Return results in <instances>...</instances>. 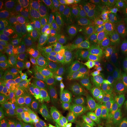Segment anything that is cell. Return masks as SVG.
I'll list each match as a JSON object with an SVG mask.
<instances>
[{
  "label": "cell",
  "mask_w": 127,
  "mask_h": 127,
  "mask_svg": "<svg viewBox=\"0 0 127 127\" xmlns=\"http://www.w3.org/2000/svg\"><path fill=\"white\" fill-rule=\"evenodd\" d=\"M101 127H127V113L108 118L103 123Z\"/></svg>",
  "instance_id": "484cf974"
},
{
  "label": "cell",
  "mask_w": 127,
  "mask_h": 127,
  "mask_svg": "<svg viewBox=\"0 0 127 127\" xmlns=\"http://www.w3.org/2000/svg\"><path fill=\"white\" fill-rule=\"evenodd\" d=\"M20 48L28 60L36 65L45 56L40 40L34 36L28 37L21 45Z\"/></svg>",
  "instance_id": "ac0fdd59"
},
{
  "label": "cell",
  "mask_w": 127,
  "mask_h": 127,
  "mask_svg": "<svg viewBox=\"0 0 127 127\" xmlns=\"http://www.w3.org/2000/svg\"><path fill=\"white\" fill-rule=\"evenodd\" d=\"M9 13V10L7 4L1 1L0 3V23L2 26L7 22Z\"/></svg>",
  "instance_id": "d6a6232c"
},
{
  "label": "cell",
  "mask_w": 127,
  "mask_h": 127,
  "mask_svg": "<svg viewBox=\"0 0 127 127\" xmlns=\"http://www.w3.org/2000/svg\"><path fill=\"white\" fill-rule=\"evenodd\" d=\"M127 70L124 71L117 74L114 79L113 83L120 87L121 90H125V85L127 82Z\"/></svg>",
  "instance_id": "1f68e13d"
},
{
  "label": "cell",
  "mask_w": 127,
  "mask_h": 127,
  "mask_svg": "<svg viewBox=\"0 0 127 127\" xmlns=\"http://www.w3.org/2000/svg\"><path fill=\"white\" fill-rule=\"evenodd\" d=\"M58 102L68 121L75 119L88 118L87 106L82 102L73 83L62 90Z\"/></svg>",
  "instance_id": "3957f363"
},
{
  "label": "cell",
  "mask_w": 127,
  "mask_h": 127,
  "mask_svg": "<svg viewBox=\"0 0 127 127\" xmlns=\"http://www.w3.org/2000/svg\"><path fill=\"white\" fill-rule=\"evenodd\" d=\"M21 108L20 104L9 102L2 98L0 99V111L12 119H15L18 117Z\"/></svg>",
  "instance_id": "d4e9b609"
},
{
  "label": "cell",
  "mask_w": 127,
  "mask_h": 127,
  "mask_svg": "<svg viewBox=\"0 0 127 127\" xmlns=\"http://www.w3.org/2000/svg\"><path fill=\"white\" fill-rule=\"evenodd\" d=\"M60 22L51 11L45 7L42 8L36 26L38 29L45 33L56 27Z\"/></svg>",
  "instance_id": "7402d4cb"
},
{
  "label": "cell",
  "mask_w": 127,
  "mask_h": 127,
  "mask_svg": "<svg viewBox=\"0 0 127 127\" xmlns=\"http://www.w3.org/2000/svg\"><path fill=\"white\" fill-rule=\"evenodd\" d=\"M65 127H97L88 120V118L75 119L67 121Z\"/></svg>",
  "instance_id": "f546056e"
},
{
  "label": "cell",
  "mask_w": 127,
  "mask_h": 127,
  "mask_svg": "<svg viewBox=\"0 0 127 127\" xmlns=\"http://www.w3.org/2000/svg\"><path fill=\"white\" fill-rule=\"evenodd\" d=\"M126 70H127V63L121 58L111 64L103 72V85L113 83L116 75L122 71Z\"/></svg>",
  "instance_id": "603a6c76"
},
{
  "label": "cell",
  "mask_w": 127,
  "mask_h": 127,
  "mask_svg": "<svg viewBox=\"0 0 127 127\" xmlns=\"http://www.w3.org/2000/svg\"><path fill=\"white\" fill-rule=\"evenodd\" d=\"M122 45V38L103 43L99 51L103 61L104 71L109 65L121 58Z\"/></svg>",
  "instance_id": "9a60e30c"
},
{
  "label": "cell",
  "mask_w": 127,
  "mask_h": 127,
  "mask_svg": "<svg viewBox=\"0 0 127 127\" xmlns=\"http://www.w3.org/2000/svg\"><path fill=\"white\" fill-rule=\"evenodd\" d=\"M42 85L45 89L47 96H51L56 93L57 88L54 82L53 72L50 60L45 56L37 65Z\"/></svg>",
  "instance_id": "2e32d148"
},
{
  "label": "cell",
  "mask_w": 127,
  "mask_h": 127,
  "mask_svg": "<svg viewBox=\"0 0 127 127\" xmlns=\"http://www.w3.org/2000/svg\"><path fill=\"white\" fill-rule=\"evenodd\" d=\"M45 55L50 61H56L71 56V48L65 47L50 36L45 35L40 39Z\"/></svg>",
  "instance_id": "4fadbf2b"
},
{
  "label": "cell",
  "mask_w": 127,
  "mask_h": 127,
  "mask_svg": "<svg viewBox=\"0 0 127 127\" xmlns=\"http://www.w3.org/2000/svg\"><path fill=\"white\" fill-rule=\"evenodd\" d=\"M72 83L85 106L88 105L97 95L101 88L98 81L91 72L84 74Z\"/></svg>",
  "instance_id": "9c48e42d"
},
{
  "label": "cell",
  "mask_w": 127,
  "mask_h": 127,
  "mask_svg": "<svg viewBox=\"0 0 127 127\" xmlns=\"http://www.w3.org/2000/svg\"><path fill=\"white\" fill-rule=\"evenodd\" d=\"M74 38L79 45L99 50L103 42L97 29L84 22L74 21Z\"/></svg>",
  "instance_id": "52a82bcc"
},
{
  "label": "cell",
  "mask_w": 127,
  "mask_h": 127,
  "mask_svg": "<svg viewBox=\"0 0 127 127\" xmlns=\"http://www.w3.org/2000/svg\"><path fill=\"white\" fill-rule=\"evenodd\" d=\"M125 90L127 91V82H126V85H125Z\"/></svg>",
  "instance_id": "8d00e7d4"
},
{
  "label": "cell",
  "mask_w": 127,
  "mask_h": 127,
  "mask_svg": "<svg viewBox=\"0 0 127 127\" xmlns=\"http://www.w3.org/2000/svg\"><path fill=\"white\" fill-rule=\"evenodd\" d=\"M105 2L111 9L127 24V0H107Z\"/></svg>",
  "instance_id": "cb8c5ba5"
},
{
  "label": "cell",
  "mask_w": 127,
  "mask_h": 127,
  "mask_svg": "<svg viewBox=\"0 0 127 127\" xmlns=\"http://www.w3.org/2000/svg\"><path fill=\"white\" fill-rule=\"evenodd\" d=\"M0 95L1 98L5 101L18 104L20 103L27 104L33 99V98L28 94L23 93L19 91L6 82L1 84Z\"/></svg>",
  "instance_id": "ffe728a7"
},
{
  "label": "cell",
  "mask_w": 127,
  "mask_h": 127,
  "mask_svg": "<svg viewBox=\"0 0 127 127\" xmlns=\"http://www.w3.org/2000/svg\"><path fill=\"white\" fill-rule=\"evenodd\" d=\"M120 58L127 63V33H126V34L125 35L124 39L123 41V45H122L121 54Z\"/></svg>",
  "instance_id": "e575fe53"
},
{
  "label": "cell",
  "mask_w": 127,
  "mask_h": 127,
  "mask_svg": "<svg viewBox=\"0 0 127 127\" xmlns=\"http://www.w3.org/2000/svg\"><path fill=\"white\" fill-rule=\"evenodd\" d=\"M4 82L21 93L28 94L36 87L42 85L38 69L30 66L16 69L1 83Z\"/></svg>",
  "instance_id": "277c9868"
},
{
  "label": "cell",
  "mask_w": 127,
  "mask_h": 127,
  "mask_svg": "<svg viewBox=\"0 0 127 127\" xmlns=\"http://www.w3.org/2000/svg\"><path fill=\"white\" fill-rule=\"evenodd\" d=\"M102 4L98 1H74L73 20L87 23L96 28Z\"/></svg>",
  "instance_id": "ba28073f"
},
{
  "label": "cell",
  "mask_w": 127,
  "mask_h": 127,
  "mask_svg": "<svg viewBox=\"0 0 127 127\" xmlns=\"http://www.w3.org/2000/svg\"><path fill=\"white\" fill-rule=\"evenodd\" d=\"M117 109L119 112L127 113V91L125 90L122 91Z\"/></svg>",
  "instance_id": "4dcf8cb0"
},
{
  "label": "cell",
  "mask_w": 127,
  "mask_h": 127,
  "mask_svg": "<svg viewBox=\"0 0 127 127\" xmlns=\"http://www.w3.org/2000/svg\"><path fill=\"white\" fill-rule=\"evenodd\" d=\"M66 71L68 79L70 81L77 80L83 75L80 65L73 61L66 65Z\"/></svg>",
  "instance_id": "4316f807"
},
{
  "label": "cell",
  "mask_w": 127,
  "mask_h": 127,
  "mask_svg": "<svg viewBox=\"0 0 127 127\" xmlns=\"http://www.w3.org/2000/svg\"><path fill=\"white\" fill-rule=\"evenodd\" d=\"M30 61L18 47H1L0 79L1 83L16 69L30 66Z\"/></svg>",
  "instance_id": "5b68a950"
},
{
  "label": "cell",
  "mask_w": 127,
  "mask_h": 127,
  "mask_svg": "<svg viewBox=\"0 0 127 127\" xmlns=\"http://www.w3.org/2000/svg\"><path fill=\"white\" fill-rule=\"evenodd\" d=\"M78 45L86 57L90 72L93 74L100 86L102 87L104 85L102 82L104 64L99 50Z\"/></svg>",
  "instance_id": "5bb4252c"
},
{
  "label": "cell",
  "mask_w": 127,
  "mask_h": 127,
  "mask_svg": "<svg viewBox=\"0 0 127 127\" xmlns=\"http://www.w3.org/2000/svg\"><path fill=\"white\" fill-rule=\"evenodd\" d=\"M11 127H32L31 125L23 123V122L19 121L13 119Z\"/></svg>",
  "instance_id": "d590c367"
},
{
  "label": "cell",
  "mask_w": 127,
  "mask_h": 127,
  "mask_svg": "<svg viewBox=\"0 0 127 127\" xmlns=\"http://www.w3.org/2000/svg\"><path fill=\"white\" fill-rule=\"evenodd\" d=\"M74 20L71 18L62 21L56 27L46 32L45 34L50 36L65 47L71 48L72 44Z\"/></svg>",
  "instance_id": "8fae6325"
},
{
  "label": "cell",
  "mask_w": 127,
  "mask_h": 127,
  "mask_svg": "<svg viewBox=\"0 0 127 127\" xmlns=\"http://www.w3.org/2000/svg\"><path fill=\"white\" fill-rule=\"evenodd\" d=\"M43 2L60 21L71 18L73 15L74 1L72 0H47Z\"/></svg>",
  "instance_id": "e0dca14e"
},
{
  "label": "cell",
  "mask_w": 127,
  "mask_h": 127,
  "mask_svg": "<svg viewBox=\"0 0 127 127\" xmlns=\"http://www.w3.org/2000/svg\"><path fill=\"white\" fill-rule=\"evenodd\" d=\"M65 116L58 102H54L45 115L39 118L32 127H65Z\"/></svg>",
  "instance_id": "30bf717a"
},
{
  "label": "cell",
  "mask_w": 127,
  "mask_h": 127,
  "mask_svg": "<svg viewBox=\"0 0 127 127\" xmlns=\"http://www.w3.org/2000/svg\"><path fill=\"white\" fill-rule=\"evenodd\" d=\"M28 37L26 31L16 25L4 26L0 30L1 47H17L22 45Z\"/></svg>",
  "instance_id": "7c38bea8"
},
{
  "label": "cell",
  "mask_w": 127,
  "mask_h": 127,
  "mask_svg": "<svg viewBox=\"0 0 127 127\" xmlns=\"http://www.w3.org/2000/svg\"><path fill=\"white\" fill-rule=\"evenodd\" d=\"M53 102L51 96H43L32 99L25 106L36 117L41 118L47 113Z\"/></svg>",
  "instance_id": "44dd1931"
},
{
  "label": "cell",
  "mask_w": 127,
  "mask_h": 127,
  "mask_svg": "<svg viewBox=\"0 0 127 127\" xmlns=\"http://www.w3.org/2000/svg\"><path fill=\"white\" fill-rule=\"evenodd\" d=\"M73 61V57L68 56L65 58L51 61L53 72L54 82L57 89L61 88L68 84V76L66 71V65Z\"/></svg>",
  "instance_id": "d6986e66"
},
{
  "label": "cell",
  "mask_w": 127,
  "mask_h": 127,
  "mask_svg": "<svg viewBox=\"0 0 127 127\" xmlns=\"http://www.w3.org/2000/svg\"><path fill=\"white\" fill-rule=\"evenodd\" d=\"M96 29L104 42L122 38L120 17L104 4L101 7Z\"/></svg>",
  "instance_id": "8992f818"
},
{
  "label": "cell",
  "mask_w": 127,
  "mask_h": 127,
  "mask_svg": "<svg viewBox=\"0 0 127 127\" xmlns=\"http://www.w3.org/2000/svg\"><path fill=\"white\" fill-rule=\"evenodd\" d=\"M39 118L34 115L31 111H30L25 106L21 108L20 112L17 118L14 119L19 121L23 122L32 126V124Z\"/></svg>",
  "instance_id": "f1b7e54d"
},
{
  "label": "cell",
  "mask_w": 127,
  "mask_h": 127,
  "mask_svg": "<svg viewBox=\"0 0 127 127\" xmlns=\"http://www.w3.org/2000/svg\"><path fill=\"white\" fill-rule=\"evenodd\" d=\"M123 91L114 83L103 85L100 89L96 95L93 114L94 121L97 127H101L117 108Z\"/></svg>",
  "instance_id": "6da1fadb"
},
{
  "label": "cell",
  "mask_w": 127,
  "mask_h": 127,
  "mask_svg": "<svg viewBox=\"0 0 127 127\" xmlns=\"http://www.w3.org/2000/svg\"><path fill=\"white\" fill-rule=\"evenodd\" d=\"M73 61H75V63L78 64L80 65L82 71V73H83V75L90 72L86 57H85V54L82 51L78 45L77 46V49H76L75 55L73 56Z\"/></svg>",
  "instance_id": "83f0119b"
},
{
  "label": "cell",
  "mask_w": 127,
  "mask_h": 127,
  "mask_svg": "<svg viewBox=\"0 0 127 127\" xmlns=\"http://www.w3.org/2000/svg\"><path fill=\"white\" fill-rule=\"evenodd\" d=\"M42 2L35 0H25L14 4L12 8L11 16L15 25L25 31L36 26L42 9Z\"/></svg>",
  "instance_id": "7a4b0ae2"
},
{
  "label": "cell",
  "mask_w": 127,
  "mask_h": 127,
  "mask_svg": "<svg viewBox=\"0 0 127 127\" xmlns=\"http://www.w3.org/2000/svg\"><path fill=\"white\" fill-rule=\"evenodd\" d=\"M13 119L0 111V127H11Z\"/></svg>",
  "instance_id": "836d02e7"
}]
</instances>
